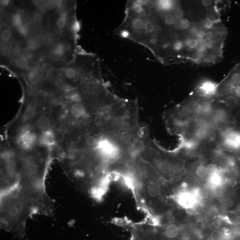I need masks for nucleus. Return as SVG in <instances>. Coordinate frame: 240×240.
I'll use <instances>...</instances> for the list:
<instances>
[{
    "label": "nucleus",
    "instance_id": "f257e3e1",
    "mask_svg": "<svg viewBox=\"0 0 240 240\" xmlns=\"http://www.w3.org/2000/svg\"><path fill=\"white\" fill-rule=\"evenodd\" d=\"M219 145L226 151L240 158V125L219 133Z\"/></svg>",
    "mask_w": 240,
    "mask_h": 240
},
{
    "label": "nucleus",
    "instance_id": "f03ea898",
    "mask_svg": "<svg viewBox=\"0 0 240 240\" xmlns=\"http://www.w3.org/2000/svg\"><path fill=\"white\" fill-rule=\"evenodd\" d=\"M112 223L128 231L130 233L129 240H150L134 222L127 218H115Z\"/></svg>",
    "mask_w": 240,
    "mask_h": 240
},
{
    "label": "nucleus",
    "instance_id": "7ed1b4c3",
    "mask_svg": "<svg viewBox=\"0 0 240 240\" xmlns=\"http://www.w3.org/2000/svg\"><path fill=\"white\" fill-rule=\"evenodd\" d=\"M37 140V135L35 133L29 128H25L19 134L18 142L23 151L30 152L34 148Z\"/></svg>",
    "mask_w": 240,
    "mask_h": 240
},
{
    "label": "nucleus",
    "instance_id": "20e7f679",
    "mask_svg": "<svg viewBox=\"0 0 240 240\" xmlns=\"http://www.w3.org/2000/svg\"><path fill=\"white\" fill-rule=\"evenodd\" d=\"M55 133L51 128L42 131L39 139L40 143L42 146L47 148H51L56 143Z\"/></svg>",
    "mask_w": 240,
    "mask_h": 240
},
{
    "label": "nucleus",
    "instance_id": "39448f33",
    "mask_svg": "<svg viewBox=\"0 0 240 240\" xmlns=\"http://www.w3.org/2000/svg\"><path fill=\"white\" fill-rule=\"evenodd\" d=\"M70 112L73 117L77 119L86 118L89 115L86 106L81 102L74 103L71 107Z\"/></svg>",
    "mask_w": 240,
    "mask_h": 240
},
{
    "label": "nucleus",
    "instance_id": "423d86ee",
    "mask_svg": "<svg viewBox=\"0 0 240 240\" xmlns=\"http://www.w3.org/2000/svg\"><path fill=\"white\" fill-rule=\"evenodd\" d=\"M64 96L66 99L73 102L74 103L80 102L82 101V97L77 88H66L64 90Z\"/></svg>",
    "mask_w": 240,
    "mask_h": 240
},
{
    "label": "nucleus",
    "instance_id": "0eeeda50",
    "mask_svg": "<svg viewBox=\"0 0 240 240\" xmlns=\"http://www.w3.org/2000/svg\"><path fill=\"white\" fill-rule=\"evenodd\" d=\"M178 201L182 206L189 208L195 204V195L192 194L185 193L180 195L179 197Z\"/></svg>",
    "mask_w": 240,
    "mask_h": 240
},
{
    "label": "nucleus",
    "instance_id": "6e6552de",
    "mask_svg": "<svg viewBox=\"0 0 240 240\" xmlns=\"http://www.w3.org/2000/svg\"><path fill=\"white\" fill-rule=\"evenodd\" d=\"M179 230L178 227L174 224H170L165 227L163 230L164 236L168 239H173L178 235Z\"/></svg>",
    "mask_w": 240,
    "mask_h": 240
},
{
    "label": "nucleus",
    "instance_id": "1a4fd4ad",
    "mask_svg": "<svg viewBox=\"0 0 240 240\" xmlns=\"http://www.w3.org/2000/svg\"><path fill=\"white\" fill-rule=\"evenodd\" d=\"M51 122L50 118L46 116L40 117L37 120V125L38 128L44 131L50 128Z\"/></svg>",
    "mask_w": 240,
    "mask_h": 240
},
{
    "label": "nucleus",
    "instance_id": "9d476101",
    "mask_svg": "<svg viewBox=\"0 0 240 240\" xmlns=\"http://www.w3.org/2000/svg\"><path fill=\"white\" fill-rule=\"evenodd\" d=\"M36 110L34 107H28L23 112L22 120L24 122H27L31 121L36 114Z\"/></svg>",
    "mask_w": 240,
    "mask_h": 240
},
{
    "label": "nucleus",
    "instance_id": "9b49d317",
    "mask_svg": "<svg viewBox=\"0 0 240 240\" xmlns=\"http://www.w3.org/2000/svg\"><path fill=\"white\" fill-rule=\"evenodd\" d=\"M207 172L210 176L216 175L219 173V170L218 166L214 163H211L206 166Z\"/></svg>",
    "mask_w": 240,
    "mask_h": 240
},
{
    "label": "nucleus",
    "instance_id": "f8f14e48",
    "mask_svg": "<svg viewBox=\"0 0 240 240\" xmlns=\"http://www.w3.org/2000/svg\"><path fill=\"white\" fill-rule=\"evenodd\" d=\"M196 175L198 177L204 178L207 175L206 166L203 165H199L196 168L195 170Z\"/></svg>",
    "mask_w": 240,
    "mask_h": 240
},
{
    "label": "nucleus",
    "instance_id": "ddd939ff",
    "mask_svg": "<svg viewBox=\"0 0 240 240\" xmlns=\"http://www.w3.org/2000/svg\"><path fill=\"white\" fill-rule=\"evenodd\" d=\"M16 64L18 68L24 69L28 65V61L27 58L24 57H21L16 60Z\"/></svg>",
    "mask_w": 240,
    "mask_h": 240
},
{
    "label": "nucleus",
    "instance_id": "4468645a",
    "mask_svg": "<svg viewBox=\"0 0 240 240\" xmlns=\"http://www.w3.org/2000/svg\"><path fill=\"white\" fill-rule=\"evenodd\" d=\"M210 184L213 186H216L219 185L221 183L222 181V177L221 174H220L219 173L210 176Z\"/></svg>",
    "mask_w": 240,
    "mask_h": 240
},
{
    "label": "nucleus",
    "instance_id": "2eb2a0df",
    "mask_svg": "<svg viewBox=\"0 0 240 240\" xmlns=\"http://www.w3.org/2000/svg\"><path fill=\"white\" fill-rule=\"evenodd\" d=\"M195 194L200 199H206L208 197L209 192L206 188H199L196 190Z\"/></svg>",
    "mask_w": 240,
    "mask_h": 240
},
{
    "label": "nucleus",
    "instance_id": "dca6fc26",
    "mask_svg": "<svg viewBox=\"0 0 240 240\" xmlns=\"http://www.w3.org/2000/svg\"><path fill=\"white\" fill-rule=\"evenodd\" d=\"M239 181L238 178L235 175H231L228 177L227 183L230 188H235L238 185Z\"/></svg>",
    "mask_w": 240,
    "mask_h": 240
},
{
    "label": "nucleus",
    "instance_id": "f3484780",
    "mask_svg": "<svg viewBox=\"0 0 240 240\" xmlns=\"http://www.w3.org/2000/svg\"><path fill=\"white\" fill-rule=\"evenodd\" d=\"M223 237V233L220 230H214L211 233L210 238L211 240H222Z\"/></svg>",
    "mask_w": 240,
    "mask_h": 240
},
{
    "label": "nucleus",
    "instance_id": "a211bd4d",
    "mask_svg": "<svg viewBox=\"0 0 240 240\" xmlns=\"http://www.w3.org/2000/svg\"><path fill=\"white\" fill-rule=\"evenodd\" d=\"M62 54L59 52L54 49L51 50L49 54V57L51 60L53 61H57L60 60L61 57L62 56Z\"/></svg>",
    "mask_w": 240,
    "mask_h": 240
},
{
    "label": "nucleus",
    "instance_id": "6ab92c4d",
    "mask_svg": "<svg viewBox=\"0 0 240 240\" xmlns=\"http://www.w3.org/2000/svg\"><path fill=\"white\" fill-rule=\"evenodd\" d=\"M12 37V33L9 29H5L1 33V37L3 41H8Z\"/></svg>",
    "mask_w": 240,
    "mask_h": 240
},
{
    "label": "nucleus",
    "instance_id": "aec40b11",
    "mask_svg": "<svg viewBox=\"0 0 240 240\" xmlns=\"http://www.w3.org/2000/svg\"><path fill=\"white\" fill-rule=\"evenodd\" d=\"M66 16L64 14H63L60 16L57 22V27L60 29H63L66 25Z\"/></svg>",
    "mask_w": 240,
    "mask_h": 240
},
{
    "label": "nucleus",
    "instance_id": "412c9836",
    "mask_svg": "<svg viewBox=\"0 0 240 240\" xmlns=\"http://www.w3.org/2000/svg\"><path fill=\"white\" fill-rule=\"evenodd\" d=\"M12 21L14 25L17 27V28L23 25L22 19L19 14H16L13 16Z\"/></svg>",
    "mask_w": 240,
    "mask_h": 240
},
{
    "label": "nucleus",
    "instance_id": "4be33fe9",
    "mask_svg": "<svg viewBox=\"0 0 240 240\" xmlns=\"http://www.w3.org/2000/svg\"><path fill=\"white\" fill-rule=\"evenodd\" d=\"M65 75L68 79H73L76 76V71L73 68H67L65 71Z\"/></svg>",
    "mask_w": 240,
    "mask_h": 240
},
{
    "label": "nucleus",
    "instance_id": "5701e85b",
    "mask_svg": "<svg viewBox=\"0 0 240 240\" xmlns=\"http://www.w3.org/2000/svg\"><path fill=\"white\" fill-rule=\"evenodd\" d=\"M165 22L168 25H171L174 24L176 20L175 17L172 15H167L165 18Z\"/></svg>",
    "mask_w": 240,
    "mask_h": 240
},
{
    "label": "nucleus",
    "instance_id": "b1692460",
    "mask_svg": "<svg viewBox=\"0 0 240 240\" xmlns=\"http://www.w3.org/2000/svg\"><path fill=\"white\" fill-rule=\"evenodd\" d=\"M235 201L231 198H227L225 199L224 205L227 208H231L235 205Z\"/></svg>",
    "mask_w": 240,
    "mask_h": 240
},
{
    "label": "nucleus",
    "instance_id": "393cba45",
    "mask_svg": "<svg viewBox=\"0 0 240 240\" xmlns=\"http://www.w3.org/2000/svg\"><path fill=\"white\" fill-rule=\"evenodd\" d=\"M46 99V95L44 92L40 91L37 93L36 96V100L39 103H43Z\"/></svg>",
    "mask_w": 240,
    "mask_h": 240
},
{
    "label": "nucleus",
    "instance_id": "a878e982",
    "mask_svg": "<svg viewBox=\"0 0 240 240\" xmlns=\"http://www.w3.org/2000/svg\"><path fill=\"white\" fill-rule=\"evenodd\" d=\"M183 46L184 45H183V42L178 41H175L173 43L172 48L175 51H179L183 49Z\"/></svg>",
    "mask_w": 240,
    "mask_h": 240
},
{
    "label": "nucleus",
    "instance_id": "bb28decb",
    "mask_svg": "<svg viewBox=\"0 0 240 240\" xmlns=\"http://www.w3.org/2000/svg\"><path fill=\"white\" fill-rule=\"evenodd\" d=\"M190 22L186 19H183L180 21V26L183 29H187L190 26Z\"/></svg>",
    "mask_w": 240,
    "mask_h": 240
},
{
    "label": "nucleus",
    "instance_id": "cd10ccee",
    "mask_svg": "<svg viewBox=\"0 0 240 240\" xmlns=\"http://www.w3.org/2000/svg\"><path fill=\"white\" fill-rule=\"evenodd\" d=\"M43 16L39 13L35 14L34 17V20L35 23L39 24L42 23V21Z\"/></svg>",
    "mask_w": 240,
    "mask_h": 240
},
{
    "label": "nucleus",
    "instance_id": "c85d7f7f",
    "mask_svg": "<svg viewBox=\"0 0 240 240\" xmlns=\"http://www.w3.org/2000/svg\"><path fill=\"white\" fill-rule=\"evenodd\" d=\"M188 46L191 48H194L197 47L199 44V41L198 40L190 39L188 41L187 43Z\"/></svg>",
    "mask_w": 240,
    "mask_h": 240
},
{
    "label": "nucleus",
    "instance_id": "c756f323",
    "mask_svg": "<svg viewBox=\"0 0 240 240\" xmlns=\"http://www.w3.org/2000/svg\"><path fill=\"white\" fill-rule=\"evenodd\" d=\"M17 29H18L20 34L23 36H25L27 34V27L25 25H22V26L19 27Z\"/></svg>",
    "mask_w": 240,
    "mask_h": 240
},
{
    "label": "nucleus",
    "instance_id": "7c9ffc66",
    "mask_svg": "<svg viewBox=\"0 0 240 240\" xmlns=\"http://www.w3.org/2000/svg\"><path fill=\"white\" fill-rule=\"evenodd\" d=\"M174 15H175V18L177 19H183V16H184V13L182 9H177L175 11Z\"/></svg>",
    "mask_w": 240,
    "mask_h": 240
},
{
    "label": "nucleus",
    "instance_id": "2f4dec72",
    "mask_svg": "<svg viewBox=\"0 0 240 240\" xmlns=\"http://www.w3.org/2000/svg\"><path fill=\"white\" fill-rule=\"evenodd\" d=\"M50 23V19L48 16L44 15L43 16L42 21V25L44 27H46L49 25Z\"/></svg>",
    "mask_w": 240,
    "mask_h": 240
},
{
    "label": "nucleus",
    "instance_id": "473e14b6",
    "mask_svg": "<svg viewBox=\"0 0 240 240\" xmlns=\"http://www.w3.org/2000/svg\"><path fill=\"white\" fill-rule=\"evenodd\" d=\"M37 71L34 69V70L31 71L28 74V77L30 80H33V79L36 78V76L37 75Z\"/></svg>",
    "mask_w": 240,
    "mask_h": 240
},
{
    "label": "nucleus",
    "instance_id": "72a5a7b5",
    "mask_svg": "<svg viewBox=\"0 0 240 240\" xmlns=\"http://www.w3.org/2000/svg\"><path fill=\"white\" fill-rule=\"evenodd\" d=\"M55 49L59 52L62 55L64 54V52H65V46L63 44H59L57 45L56 46Z\"/></svg>",
    "mask_w": 240,
    "mask_h": 240
},
{
    "label": "nucleus",
    "instance_id": "f704fd0d",
    "mask_svg": "<svg viewBox=\"0 0 240 240\" xmlns=\"http://www.w3.org/2000/svg\"><path fill=\"white\" fill-rule=\"evenodd\" d=\"M46 67V65L44 62H43V61H40L37 64V70L40 71L44 70Z\"/></svg>",
    "mask_w": 240,
    "mask_h": 240
},
{
    "label": "nucleus",
    "instance_id": "c9c22d12",
    "mask_svg": "<svg viewBox=\"0 0 240 240\" xmlns=\"http://www.w3.org/2000/svg\"><path fill=\"white\" fill-rule=\"evenodd\" d=\"M32 22V20L30 17H25L24 20V23L25 24V26H29L31 24Z\"/></svg>",
    "mask_w": 240,
    "mask_h": 240
},
{
    "label": "nucleus",
    "instance_id": "e433bc0d",
    "mask_svg": "<svg viewBox=\"0 0 240 240\" xmlns=\"http://www.w3.org/2000/svg\"><path fill=\"white\" fill-rule=\"evenodd\" d=\"M213 41L211 39H205L204 41V44L206 47H210L213 44Z\"/></svg>",
    "mask_w": 240,
    "mask_h": 240
},
{
    "label": "nucleus",
    "instance_id": "4c0bfd02",
    "mask_svg": "<svg viewBox=\"0 0 240 240\" xmlns=\"http://www.w3.org/2000/svg\"><path fill=\"white\" fill-rule=\"evenodd\" d=\"M202 3L206 7H209L212 5V1L210 0H204L202 1Z\"/></svg>",
    "mask_w": 240,
    "mask_h": 240
},
{
    "label": "nucleus",
    "instance_id": "58836bf2",
    "mask_svg": "<svg viewBox=\"0 0 240 240\" xmlns=\"http://www.w3.org/2000/svg\"><path fill=\"white\" fill-rule=\"evenodd\" d=\"M213 21H210V20H207L206 21L205 23V27L208 29H210L213 26Z\"/></svg>",
    "mask_w": 240,
    "mask_h": 240
},
{
    "label": "nucleus",
    "instance_id": "ea45409f",
    "mask_svg": "<svg viewBox=\"0 0 240 240\" xmlns=\"http://www.w3.org/2000/svg\"><path fill=\"white\" fill-rule=\"evenodd\" d=\"M213 35H214V34H213V32L211 31H209L207 32L206 34H205V37L207 39H211V38L213 37Z\"/></svg>",
    "mask_w": 240,
    "mask_h": 240
},
{
    "label": "nucleus",
    "instance_id": "a19ab883",
    "mask_svg": "<svg viewBox=\"0 0 240 240\" xmlns=\"http://www.w3.org/2000/svg\"><path fill=\"white\" fill-rule=\"evenodd\" d=\"M198 50H199V52H204L205 51V50H206V46H205L204 45H201V46L199 47V49H198Z\"/></svg>",
    "mask_w": 240,
    "mask_h": 240
},
{
    "label": "nucleus",
    "instance_id": "79ce46f5",
    "mask_svg": "<svg viewBox=\"0 0 240 240\" xmlns=\"http://www.w3.org/2000/svg\"><path fill=\"white\" fill-rule=\"evenodd\" d=\"M73 59L74 58H73L72 57H67L65 58V62L67 63H70L72 62L73 60Z\"/></svg>",
    "mask_w": 240,
    "mask_h": 240
},
{
    "label": "nucleus",
    "instance_id": "37998d69",
    "mask_svg": "<svg viewBox=\"0 0 240 240\" xmlns=\"http://www.w3.org/2000/svg\"><path fill=\"white\" fill-rule=\"evenodd\" d=\"M205 33L203 31H199V33H198V37H199V38H202L205 36Z\"/></svg>",
    "mask_w": 240,
    "mask_h": 240
},
{
    "label": "nucleus",
    "instance_id": "c03bdc74",
    "mask_svg": "<svg viewBox=\"0 0 240 240\" xmlns=\"http://www.w3.org/2000/svg\"><path fill=\"white\" fill-rule=\"evenodd\" d=\"M236 124L240 125V113L236 119Z\"/></svg>",
    "mask_w": 240,
    "mask_h": 240
}]
</instances>
